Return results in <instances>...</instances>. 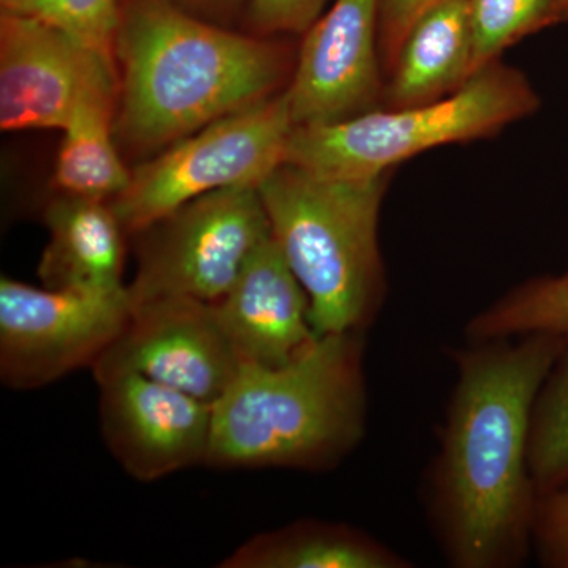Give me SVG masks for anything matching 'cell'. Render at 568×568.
Instances as JSON below:
<instances>
[{"label": "cell", "instance_id": "484cf974", "mask_svg": "<svg viewBox=\"0 0 568 568\" xmlns=\"http://www.w3.org/2000/svg\"><path fill=\"white\" fill-rule=\"evenodd\" d=\"M555 6L556 21L568 20V0H552Z\"/></svg>", "mask_w": 568, "mask_h": 568}, {"label": "cell", "instance_id": "277c9868", "mask_svg": "<svg viewBox=\"0 0 568 568\" xmlns=\"http://www.w3.org/2000/svg\"><path fill=\"white\" fill-rule=\"evenodd\" d=\"M386 174L338 179L282 163L257 185L272 237L304 286L317 336L362 332L383 294Z\"/></svg>", "mask_w": 568, "mask_h": 568}, {"label": "cell", "instance_id": "4fadbf2b", "mask_svg": "<svg viewBox=\"0 0 568 568\" xmlns=\"http://www.w3.org/2000/svg\"><path fill=\"white\" fill-rule=\"evenodd\" d=\"M212 305L241 366L290 364L317 338L308 295L272 235Z\"/></svg>", "mask_w": 568, "mask_h": 568}, {"label": "cell", "instance_id": "9a60e30c", "mask_svg": "<svg viewBox=\"0 0 568 568\" xmlns=\"http://www.w3.org/2000/svg\"><path fill=\"white\" fill-rule=\"evenodd\" d=\"M384 91L387 108L444 99L474 77L469 0H444L407 33Z\"/></svg>", "mask_w": 568, "mask_h": 568}, {"label": "cell", "instance_id": "6da1fadb", "mask_svg": "<svg viewBox=\"0 0 568 568\" xmlns=\"http://www.w3.org/2000/svg\"><path fill=\"white\" fill-rule=\"evenodd\" d=\"M559 336L474 342L458 381L436 469L435 510L448 559L462 568L517 562L536 525L529 467L534 407L566 351Z\"/></svg>", "mask_w": 568, "mask_h": 568}, {"label": "cell", "instance_id": "ffe728a7", "mask_svg": "<svg viewBox=\"0 0 568 568\" xmlns=\"http://www.w3.org/2000/svg\"><path fill=\"white\" fill-rule=\"evenodd\" d=\"M556 21L552 0H469L474 74L507 48Z\"/></svg>", "mask_w": 568, "mask_h": 568}, {"label": "cell", "instance_id": "ac0fdd59", "mask_svg": "<svg viewBox=\"0 0 568 568\" xmlns=\"http://www.w3.org/2000/svg\"><path fill=\"white\" fill-rule=\"evenodd\" d=\"M528 335L559 336L568 343V272L523 284L467 325L473 342Z\"/></svg>", "mask_w": 568, "mask_h": 568}, {"label": "cell", "instance_id": "8992f818", "mask_svg": "<svg viewBox=\"0 0 568 568\" xmlns=\"http://www.w3.org/2000/svg\"><path fill=\"white\" fill-rule=\"evenodd\" d=\"M293 129L286 92L224 115L134 168L112 209L134 235L204 194L257 186L284 162Z\"/></svg>", "mask_w": 568, "mask_h": 568}, {"label": "cell", "instance_id": "2e32d148", "mask_svg": "<svg viewBox=\"0 0 568 568\" xmlns=\"http://www.w3.org/2000/svg\"><path fill=\"white\" fill-rule=\"evenodd\" d=\"M406 560L361 530L301 521L254 536L220 564L223 568H402Z\"/></svg>", "mask_w": 568, "mask_h": 568}, {"label": "cell", "instance_id": "7402d4cb", "mask_svg": "<svg viewBox=\"0 0 568 568\" xmlns=\"http://www.w3.org/2000/svg\"><path fill=\"white\" fill-rule=\"evenodd\" d=\"M331 0H250L246 18L257 36L305 33Z\"/></svg>", "mask_w": 568, "mask_h": 568}, {"label": "cell", "instance_id": "52a82bcc", "mask_svg": "<svg viewBox=\"0 0 568 568\" xmlns=\"http://www.w3.org/2000/svg\"><path fill=\"white\" fill-rule=\"evenodd\" d=\"M271 223L256 185L204 194L134 234L138 271L129 304L163 297L216 302L233 286Z\"/></svg>", "mask_w": 568, "mask_h": 568}, {"label": "cell", "instance_id": "603a6c76", "mask_svg": "<svg viewBox=\"0 0 568 568\" xmlns=\"http://www.w3.org/2000/svg\"><path fill=\"white\" fill-rule=\"evenodd\" d=\"M440 2L444 0H379V50L386 73L414 24Z\"/></svg>", "mask_w": 568, "mask_h": 568}, {"label": "cell", "instance_id": "5b68a950", "mask_svg": "<svg viewBox=\"0 0 568 568\" xmlns=\"http://www.w3.org/2000/svg\"><path fill=\"white\" fill-rule=\"evenodd\" d=\"M537 108L525 74L495 62L436 102L294 126L283 163L324 178H373L429 149L493 136Z\"/></svg>", "mask_w": 568, "mask_h": 568}, {"label": "cell", "instance_id": "9c48e42d", "mask_svg": "<svg viewBox=\"0 0 568 568\" xmlns=\"http://www.w3.org/2000/svg\"><path fill=\"white\" fill-rule=\"evenodd\" d=\"M115 61L29 14H0V129L63 130L89 93L119 88Z\"/></svg>", "mask_w": 568, "mask_h": 568}, {"label": "cell", "instance_id": "8fae6325", "mask_svg": "<svg viewBox=\"0 0 568 568\" xmlns=\"http://www.w3.org/2000/svg\"><path fill=\"white\" fill-rule=\"evenodd\" d=\"M379 0H334L305 32L286 88L294 126L376 110L383 84Z\"/></svg>", "mask_w": 568, "mask_h": 568}, {"label": "cell", "instance_id": "cb8c5ba5", "mask_svg": "<svg viewBox=\"0 0 568 568\" xmlns=\"http://www.w3.org/2000/svg\"><path fill=\"white\" fill-rule=\"evenodd\" d=\"M534 529L545 560L568 568V491L547 493L544 503L537 504Z\"/></svg>", "mask_w": 568, "mask_h": 568}, {"label": "cell", "instance_id": "ba28073f", "mask_svg": "<svg viewBox=\"0 0 568 568\" xmlns=\"http://www.w3.org/2000/svg\"><path fill=\"white\" fill-rule=\"evenodd\" d=\"M130 316L129 294L95 295L0 280V377L31 390L92 368Z\"/></svg>", "mask_w": 568, "mask_h": 568}, {"label": "cell", "instance_id": "d4e9b609", "mask_svg": "<svg viewBox=\"0 0 568 568\" xmlns=\"http://www.w3.org/2000/svg\"><path fill=\"white\" fill-rule=\"evenodd\" d=\"M171 2L209 21L231 17L245 2L248 6L250 0H171Z\"/></svg>", "mask_w": 568, "mask_h": 568}, {"label": "cell", "instance_id": "3957f363", "mask_svg": "<svg viewBox=\"0 0 568 568\" xmlns=\"http://www.w3.org/2000/svg\"><path fill=\"white\" fill-rule=\"evenodd\" d=\"M362 332L317 336L290 364L242 365L212 405L205 466L324 470L365 433Z\"/></svg>", "mask_w": 568, "mask_h": 568}, {"label": "cell", "instance_id": "44dd1931", "mask_svg": "<svg viewBox=\"0 0 568 568\" xmlns=\"http://www.w3.org/2000/svg\"><path fill=\"white\" fill-rule=\"evenodd\" d=\"M0 3L2 10L50 22L115 61V40L122 18L118 0H6Z\"/></svg>", "mask_w": 568, "mask_h": 568}, {"label": "cell", "instance_id": "5bb4252c", "mask_svg": "<svg viewBox=\"0 0 568 568\" xmlns=\"http://www.w3.org/2000/svg\"><path fill=\"white\" fill-rule=\"evenodd\" d=\"M50 242L41 254L44 287L95 295L126 294L125 230L110 201L61 194L44 211Z\"/></svg>", "mask_w": 568, "mask_h": 568}, {"label": "cell", "instance_id": "4316f807", "mask_svg": "<svg viewBox=\"0 0 568 568\" xmlns=\"http://www.w3.org/2000/svg\"><path fill=\"white\" fill-rule=\"evenodd\" d=\"M0 2H6V0H0Z\"/></svg>", "mask_w": 568, "mask_h": 568}, {"label": "cell", "instance_id": "7a4b0ae2", "mask_svg": "<svg viewBox=\"0 0 568 568\" xmlns=\"http://www.w3.org/2000/svg\"><path fill=\"white\" fill-rule=\"evenodd\" d=\"M115 63V141L130 152L153 153L274 95L286 54L171 0H134L122 11Z\"/></svg>", "mask_w": 568, "mask_h": 568}, {"label": "cell", "instance_id": "30bf717a", "mask_svg": "<svg viewBox=\"0 0 568 568\" xmlns=\"http://www.w3.org/2000/svg\"><path fill=\"white\" fill-rule=\"evenodd\" d=\"M91 369L95 381L134 373L213 405L241 362L211 302L163 297L130 305L125 327Z\"/></svg>", "mask_w": 568, "mask_h": 568}, {"label": "cell", "instance_id": "e0dca14e", "mask_svg": "<svg viewBox=\"0 0 568 568\" xmlns=\"http://www.w3.org/2000/svg\"><path fill=\"white\" fill-rule=\"evenodd\" d=\"M118 100L119 88L89 93L71 114L52 178L62 194L111 201L129 186L114 134Z\"/></svg>", "mask_w": 568, "mask_h": 568}, {"label": "cell", "instance_id": "7c38bea8", "mask_svg": "<svg viewBox=\"0 0 568 568\" xmlns=\"http://www.w3.org/2000/svg\"><path fill=\"white\" fill-rule=\"evenodd\" d=\"M97 384L104 443L130 477L155 481L205 465L212 405L134 373Z\"/></svg>", "mask_w": 568, "mask_h": 568}, {"label": "cell", "instance_id": "d6986e66", "mask_svg": "<svg viewBox=\"0 0 568 568\" xmlns=\"http://www.w3.org/2000/svg\"><path fill=\"white\" fill-rule=\"evenodd\" d=\"M568 346V345H567ZM529 467L537 491L551 493L568 481V349L549 373L534 407Z\"/></svg>", "mask_w": 568, "mask_h": 568}]
</instances>
